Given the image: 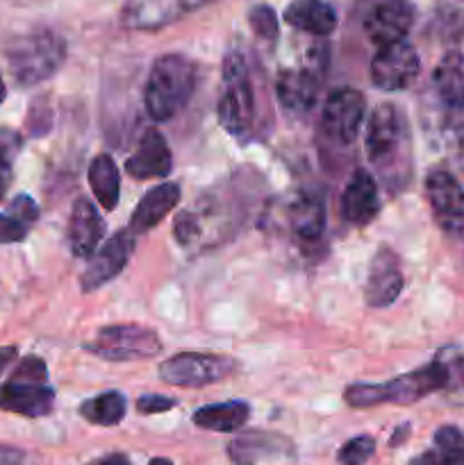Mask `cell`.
<instances>
[{"mask_svg": "<svg viewBox=\"0 0 464 465\" xmlns=\"http://www.w3.org/2000/svg\"><path fill=\"white\" fill-rule=\"evenodd\" d=\"M367 159L380 173L391 191L408 184L412 162H409V132L403 112L391 103H382L368 121L364 136Z\"/></svg>", "mask_w": 464, "mask_h": 465, "instance_id": "obj_1", "label": "cell"}, {"mask_svg": "<svg viewBox=\"0 0 464 465\" xmlns=\"http://www.w3.org/2000/svg\"><path fill=\"white\" fill-rule=\"evenodd\" d=\"M196 89V66L185 54H162L150 68L144 100L148 116L157 123L176 118Z\"/></svg>", "mask_w": 464, "mask_h": 465, "instance_id": "obj_2", "label": "cell"}, {"mask_svg": "<svg viewBox=\"0 0 464 465\" xmlns=\"http://www.w3.org/2000/svg\"><path fill=\"white\" fill-rule=\"evenodd\" d=\"M12 77L21 86L39 84L62 68L66 44L53 30H35L14 36L5 48Z\"/></svg>", "mask_w": 464, "mask_h": 465, "instance_id": "obj_3", "label": "cell"}, {"mask_svg": "<svg viewBox=\"0 0 464 465\" xmlns=\"http://www.w3.org/2000/svg\"><path fill=\"white\" fill-rule=\"evenodd\" d=\"M446 368L437 361L419 368V371L400 375L387 384H355L346 389V402L355 409L376 407V404H412L426 395L446 389Z\"/></svg>", "mask_w": 464, "mask_h": 465, "instance_id": "obj_4", "label": "cell"}, {"mask_svg": "<svg viewBox=\"0 0 464 465\" xmlns=\"http://www.w3.org/2000/svg\"><path fill=\"white\" fill-rule=\"evenodd\" d=\"M255 116V94L250 68L239 50H227L223 59L221 95H218V121L235 136L248 134Z\"/></svg>", "mask_w": 464, "mask_h": 465, "instance_id": "obj_5", "label": "cell"}, {"mask_svg": "<svg viewBox=\"0 0 464 465\" xmlns=\"http://www.w3.org/2000/svg\"><path fill=\"white\" fill-rule=\"evenodd\" d=\"M86 350L107 361H136V359L157 357L162 350V341L148 327L109 325L98 330Z\"/></svg>", "mask_w": 464, "mask_h": 465, "instance_id": "obj_6", "label": "cell"}, {"mask_svg": "<svg viewBox=\"0 0 464 465\" xmlns=\"http://www.w3.org/2000/svg\"><path fill=\"white\" fill-rule=\"evenodd\" d=\"M364 118V95L355 89H337L323 104L318 132L332 148H348L358 139Z\"/></svg>", "mask_w": 464, "mask_h": 465, "instance_id": "obj_7", "label": "cell"}, {"mask_svg": "<svg viewBox=\"0 0 464 465\" xmlns=\"http://www.w3.org/2000/svg\"><path fill=\"white\" fill-rule=\"evenodd\" d=\"M232 371H235V361L203 352H182L159 363V377L166 384L182 386V389L209 386L214 381L226 380Z\"/></svg>", "mask_w": 464, "mask_h": 465, "instance_id": "obj_8", "label": "cell"}, {"mask_svg": "<svg viewBox=\"0 0 464 465\" xmlns=\"http://www.w3.org/2000/svg\"><path fill=\"white\" fill-rule=\"evenodd\" d=\"M280 223L294 239L314 243L326 232V203L317 191H294L280 200Z\"/></svg>", "mask_w": 464, "mask_h": 465, "instance_id": "obj_9", "label": "cell"}, {"mask_svg": "<svg viewBox=\"0 0 464 465\" xmlns=\"http://www.w3.org/2000/svg\"><path fill=\"white\" fill-rule=\"evenodd\" d=\"M419 54L408 41H394V44L380 45L371 62V80L373 84L385 91H403L408 89L419 75Z\"/></svg>", "mask_w": 464, "mask_h": 465, "instance_id": "obj_10", "label": "cell"}, {"mask_svg": "<svg viewBox=\"0 0 464 465\" xmlns=\"http://www.w3.org/2000/svg\"><path fill=\"white\" fill-rule=\"evenodd\" d=\"M428 203L446 234L464 241V189L450 173L432 171L426 180Z\"/></svg>", "mask_w": 464, "mask_h": 465, "instance_id": "obj_11", "label": "cell"}, {"mask_svg": "<svg viewBox=\"0 0 464 465\" xmlns=\"http://www.w3.org/2000/svg\"><path fill=\"white\" fill-rule=\"evenodd\" d=\"M414 9L408 0H373L362 16V27L376 45L400 41L412 27Z\"/></svg>", "mask_w": 464, "mask_h": 465, "instance_id": "obj_12", "label": "cell"}, {"mask_svg": "<svg viewBox=\"0 0 464 465\" xmlns=\"http://www.w3.org/2000/svg\"><path fill=\"white\" fill-rule=\"evenodd\" d=\"M135 250V232L121 230L105 241V245H98L94 254L89 257V266L82 272V289L96 291L109 280L118 275L127 266Z\"/></svg>", "mask_w": 464, "mask_h": 465, "instance_id": "obj_13", "label": "cell"}, {"mask_svg": "<svg viewBox=\"0 0 464 465\" xmlns=\"http://www.w3.org/2000/svg\"><path fill=\"white\" fill-rule=\"evenodd\" d=\"M321 91L317 68H282L276 80V94L282 109L291 116H305L314 109Z\"/></svg>", "mask_w": 464, "mask_h": 465, "instance_id": "obj_14", "label": "cell"}, {"mask_svg": "<svg viewBox=\"0 0 464 465\" xmlns=\"http://www.w3.org/2000/svg\"><path fill=\"white\" fill-rule=\"evenodd\" d=\"M55 407V391L45 381L9 380L0 384V409L25 418L48 416Z\"/></svg>", "mask_w": 464, "mask_h": 465, "instance_id": "obj_15", "label": "cell"}, {"mask_svg": "<svg viewBox=\"0 0 464 465\" xmlns=\"http://www.w3.org/2000/svg\"><path fill=\"white\" fill-rule=\"evenodd\" d=\"M341 216L350 225H368L380 212V198H378V184L371 173L358 168L346 184L341 195Z\"/></svg>", "mask_w": 464, "mask_h": 465, "instance_id": "obj_16", "label": "cell"}, {"mask_svg": "<svg viewBox=\"0 0 464 465\" xmlns=\"http://www.w3.org/2000/svg\"><path fill=\"white\" fill-rule=\"evenodd\" d=\"M403 272H400L398 259L391 250H380L373 257L371 268H368L367 289H364V298H367L368 307H389L403 291Z\"/></svg>", "mask_w": 464, "mask_h": 465, "instance_id": "obj_17", "label": "cell"}, {"mask_svg": "<svg viewBox=\"0 0 464 465\" xmlns=\"http://www.w3.org/2000/svg\"><path fill=\"white\" fill-rule=\"evenodd\" d=\"M171 168L173 159L166 139L159 134V130L150 127L141 136L139 148L126 162V173L135 180H148V177H168Z\"/></svg>", "mask_w": 464, "mask_h": 465, "instance_id": "obj_18", "label": "cell"}, {"mask_svg": "<svg viewBox=\"0 0 464 465\" xmlns=\"http://www.w3.org/2000/svg\"><path fill=\"white\" fill-rule=\"evenodd\" d=\"M105 236V221L86 198H77L71 209V221H68V245L76 257L89 259L98 250L100 241Z\"/></svg>", "mask_w": 464, "mask_h": 465, "instance_id": "obj_19", "label": "cell"}, {"mask_svg": "<svg viewBox=\"0 0 464 465\" xmlns=\"http://www.w3.org/2000/svg\"><path fill=\"white\" fill-rule=\"evenodd\" d=\"M180 200V186L176 182H162L155 189H150L144 195L136 209L132 212L130 218V230L135 234H146V232L153 230L159 221L166 218V213L173 212V207Z\"/></svg>", "mask_w": 464, "mask_h": 465, "instance_id": "obj_20", "label": "cell"}, {"mask_svg": "<svg viewBox=\"0 0 464 465\" xmlns=\"http://www.w3.org/2000/svg\"><path fill=\"white\" fill-rule=\"evenodd\" d=\"M289 440L277 434H267V431H248V434L237 436L227 448V454L237 465H257L271 457L289 452Z\"/></svg>", "mask_w": 464, "mask_h": 465, "instance_id": "obj_21", "label": "cell"}, {"mask_svg": "<svg viewBox=\"0 0 464 465\" xmlns=\"http://www.w3.org/2000/svg\"><path fill=\"white\" fill-rule=\"evenodd\" d=\"M285 21L308 35L328 36L337 27V14L323 0H294L285 9Z\"/></svg>", "mask_w": 464, "mask_h": 465, "instance_id": "obj_22", "label": "cell"}, {"mask_svg": "<svg viewBox=\"0 0 464 465\" xmlns=\"http://www.w3.org/2000/svg\"><path fill=\"white\" fill-rule=\"evenodd\" d=\"M432 84L441 103L450 109L464 107V54L449 50L432 73Z\"/></svg>", "mask_w": 464, "mask_h": 465, "instance_id": "obj_23", "label": "cell"}, {"mask_svg": "<svg viewBox=\"0 0 464 465\" xmlns=\"http://www.w3.org/2000/svg\"><path fill=\"white\" fill-rule=\"evenodd\" d=\"M182 7V0H127L123 23L136 30H153L171 23Z\"/></svg>", "mask_w": 464, "mask_h": 465, "instance_id": "obj_24", "label": "cell"}, {"mask_svg": "<svg viewBox=\"0 0 464 465\" xmlns=\"http://www.w3.org/2000/svg\"><path fill=\"white\" fill-rule=\"evenodd\" d=\"M250 416V407L239 400H232V402H221V404H207V407L198 409L194 413V425L200 430L207 431H237L239 427L246 425Z\"/></svg>", "mask_w": 464, "mask_h": 465, "instance_id": "obj_25", "label": "cell"}, {"mask_svg": "<svg viewBox=\"0 0 464 465\" xmlns=\"http://www.w3.org/2000/svg\"><path fill=\"white\" fill-rule=\"evenodd\" d=\"M89 184L94 191L100 207L112 212L118 204V193H121V173L109 154H98L89 163Z\"/></svg>", "mask_w": 464, "mask_h": 465, "instance_id": "obj_26", "label": "cell"}, {"mask_svg": "<svg viewBox=\"0 0 464 465\" xmlns=\"http://www.w3.org/2000/svg\"><path fill=\"white\" fill-rule=\"evenodd\" d=\"M80 416L100 427H114L126 416V395L107 391L80 404Z\"/></svg>", "mask_w": 464, "mask_h": 465, "instance_id": "obj_27", "label": "cell"}, {"mask_svg": "<svg viewBox=\"0 0 464 465\" xmlns=\"http://www.w3.org/2000/svg\"><path fill=\"white\" fill-rule=\"evenodd\" d=\"M439 465H464V434L458 427H441L435 434Z\"/></svg>", "mask_w": 464, "mask_h": 465, "instance_id": "obj_28", "label": "cell"}, {"mask_svg": "<svg viewBox=\"0 0 464 465\" xmlns=\"http://www.w3.org/2000/svg\"><path fill=\"white\" fill-rule=\"evenodd\" d=\"M18 141L16 134L12 132H0V198L7 193L9 184H12V159L16 154Z\"/></svg>", "mask_w": 464, "mask_h": 465, "instance_id": "obj_29", "label": "cell"}, {"mask_svg": "<svg viewBox=\"0 0 464 465\" xmlns=\"http://www.w3.org/2000/svg\"><path fill=\"white\" fill-rule=\"evenodd\" d=\"M376 452V440L371 436H358L350 439L344 448L339 450L341 465H364Z\"/></svg>", "mask_w": 464, "mask_h": 465, "instance_id": "obj_30", "label": "cell"}, {"mask_svg": "<svg viewBox=\"0 0 464 465\" xmlns=\"http://www.w3.org/2000/svg\"><path fill=\"white\" fill-rule=\"evenodd\" d=\"M441 363L446 368V389L453 391V393H464V354H459L458 350H446L444 354H439Z\"/></svg>", "mask_w": 464, "mask_h": 465, "instance_id": "obj_31", "label": "cell"}, {"mask_svg": "<svg viewBox=\"0 0 464 465\" xmlns=\"http://www.w3.org/2000/svg\"><path fill=\"white\" fill-rule=\"evenodd\" d=\"M248 21L262 39H276L277 36V18L273 9L267 7V5H257L255 9H250Z\"/></svg>", "mask_w": 464, "mask_h": 465, "instance_id": "obj_32", "label": "cell"}, {"mask_svg": "<svg viewBox=\"0 0 464 465\" xmlns=\"http://www.w3.org/2000/svg\"><path fill=\"white\" fill-rule=\"evenodd\" d=\"M27 225L16 221L12 213H0V245L5 243H18L25 239Z\"/></svg>", "mask_w": 464, "mask_h": 465, "instance_id": "obj_33", "label": "cell"}, {"mask_svg": "<svg viewBox=\"0 0 464 465\" xmlns=\"http://www.w3.org/2000/svg\"><path fill=\"white\" fill-rule=\"evenodd\" d=\"M48 372H45V363L36 357H27L18 363L14 371L12 380H25V381H45Z\"/></svg>", "mask_w": 464, "mask_h": 465, "instance_id": "obj_34", "label": "cell"}, {"mask_svg": "<svg viewBox=\"0 0 464 465\" xmlns=\"http://www.w3.org/2000/svg\"><path fill=\"white\" fill-rule=\"evenodd\" d=\"M9 213L21 223H35L39 218V207L30 195H18L12 204H9Z\"/></svg>", "mask_w": 464, "mask_h": 465, "instance_id": "obj_35", "label": "cell"}, {"mask_svg": "<svg viewBox=\"0 0 464 465\" xmlns=\"http://www.w3.org/2000/svg\"><path fill=\"white\" fill-rule=\"evenodd\" d=\"M173 407H176V400L164 398V395H144V398H139V402H136V409H139L141 413H146V416L164 413Z\"/></svg>", "mask_w": 464, "mask_h": 465, "instance_id": "obj_36", "label": "cell"}, {"mask_svg": "<svg viewBox=\"0 0 464 465\" xmlns=\"http://www.w3.org/2000/svg\"><path fill=\"white\" fill-rule=\"evenodd\" d=\"M0 465H25V454L9 445H0Z\"/></svg>", "mask_w": 464, "mask_h": 465, "instance_id": "obj_37", "label": "cell"}, {"mask_svg": "<svg viewBox=\"0 0 464 465\" xmlns=\"http://www.w3.org/2000/svg\"><path fill=\"white\" fill-rule=\"evenodd\" d=\"M16 352L18 350L14 348V345H5V348H0V372H5V368L16 359Z\"/></svg>", "mask_w": 464, "mask_h": 465, "instance_id": "obj_38", "label": "cell"}, {"mask_svg": "<svg viewBox=\"0 0 464 465\" xmlns=\"http://www.w3.org/2000/svg\"><path fill=\"white\" fill-rule=\"evenodd\" d=\"M96 465H130V459L126 454H109V457H105L103 461H98Z\"/></svg>", "mask_w": 464, "mask_h": 465, "instance_id": "obj_39", "label": "cell"}, {"mask_svg": "<svg viewBox=\"0 0 464 465\" xmlns=\"http://www.w3.org/2000/svg\"><path fill=\"white\" fill-rule=\"evenodd\" d=\"M214 3V0H182V7L185 9H198V7H205V5Z\"/></svg>", "mask_w": 464, "mask_h": 465, "instance_id": "obj_40", "label": "cell"}, {"mask_svg": "<svg viewBox=\"0 0 464 465\" xmlns=\"http://www.w3.org/2000/svg\"><path fill=\"white\" fill-rule=\"evenodd\" d=\"M148 465H173V463L168 461V459H164V457H155L153 461H150Z\"/></svg>", "mask_w": 464, "mask_h": 465, "instance_id": "obj_41", "label": "cell"}, {"mask_svg": "<svg viewBox=\"0 0 464 465\" xmlns=\"http://www.w3.org/2000/svg\"><path fill=\"white\" fill-rule=\"evenodd\" d=\"M5 95H7V89H5V82H3V75H0V104H3Z\"/></svg>", "mask_w": 464, "mask_h": 465, "instance_id": "obj_42", "label": "cell"}, {"mask_svg": "<svg viewBox=\"0 0 464 465\" xmlns=\"http://www.w3.org/2000/svg\"><path fill=\"white\" fill-rule=\"evenodd\" d=\"M459 163H462V171H464V141L462 145H459Z\"/></svg>", "mask_w": 464, "mask_h": 465, "instance_id": "obj_43", "label": "cell"}]
</instances>
